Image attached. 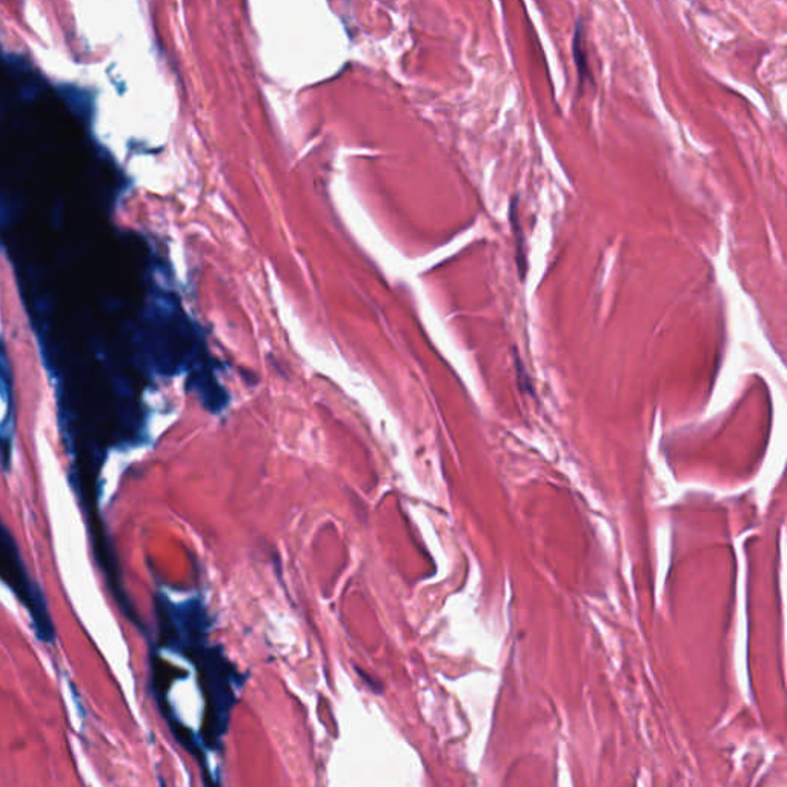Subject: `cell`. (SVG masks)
<instances>
[{"label":"cell","instance_id":"1","mask_svg":"<svg viewBox=\"0 0 787 787\" xmlns=\"http://www.w3.org/2000/svg\"><path fill=\"white\" fill-rule=\"evenodd\" d=\"M196 666L198 685L204 695V722L202 740L211 750L222 747L229 715L237 702V689L242 686L241 671L221 646L211 645L208 640L191 647L184 654Z\"/></svg>","mask_w":787,"mask_h":787},{"label":"cell","instance_id":"2","mask_svg":"<svg viewBox=\"0 0 787 787\" xmlns=\"http://www.w3.org/2000/svg\"><path fill=\"white\" fill-rule=\"evenodd\" d=\"M0 580L10 586L30 614L35 635L47 645H53L55 630L42 587L28 574L18 543L0 520Z\"/></svg>","mask_w":787,"mask_h":787},{"label":"cell","instance_id":"3","mask_svg":"<svg viewBox=\"0 0 787 787\" xmlns=\"http://www.w3.org/2000/svg\"><path fill=\"white\" fill-rule=\"evenodd\" d=\"M519 196L511 197L510 204V224L512 233H514L515 238V264L517 272H519L520 280H527L528 273V254H527V242H524V236L522 232V224H520L519 214Z\"/></svg>","mask_w":787,"mask_h":787},{"label":"cell","instance_id":"4","mask_svg":"<svg viewBox=\"0 0 787 787\" xmlns=\"http://www.w3.org/2000/svg\"><path fill=\"white\" fill-rule=\"evenodd\" d=\"M583 30V21L580 19L578 25H575L574 39H572V55H574L575 65H578L580 86L584 85V79H586V75L590 74V69H587L586 62V53H584Z\"/></svg>","mask_w":787,"mask_h":787},{"label":"cell","instance_id":"5","mask_svg":"<svg viewBox=\"0 0 787 787\" xmlns=\"http://www.w3.org/2000/svg\"><path fill=\"white\" fill-rule=\"evenodd\" d=\"M162 787H166L165 781L162 780Z\"/></svg>","mask_w":787,"mask_h":787}]
</instances>
